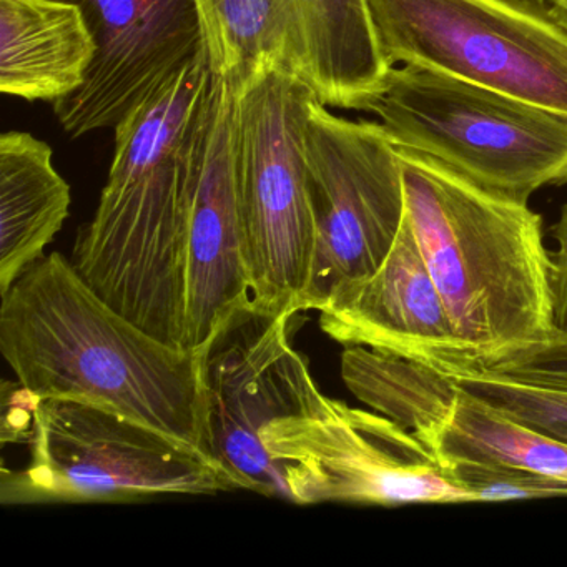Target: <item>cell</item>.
Returning <instances> with one entry per match:
<instances>
[{"instance_id":"cell-9","label":"cell","mask_w":567,"mask_h":567,"mask_svg":"<svg viewBox=\"0 0 567 567\" xmlns=\"http://www.w3.org/2000/svg\"><path fill=\"white\" fill-rule=\"evenodd\" d=\"M264 444L287 501L300 506L471 503L416 434L323 393L268 424Z\"/></svg>"},{"instance_id":"cell-7","label":"cell","mask_w":567,"mask_h":567,"mask_svg":"<svg viewBox=\"0 0 567 567\" xmlns=\"http://www.w3.org/2000/svg\"><path fill=\"white\" fill-rule=\"evenodd\" d=\"M390 65H416L567 117V31L529 0H367Z\"/></svg>"},{"instance_id":"cell-6","label":"cell","mask_w":567,"mask_h":567,"mask_svg":"<svg viewBox=\"0 0 567 567\" xmlns=\"http://www.w3.org/2000/svg\"><path fill=\"white\" fill-rule=\"evenodd\" d=\"M29 446L31 461L24 470L2 467L4 506L138 503L237 489L202 451L79 401H39Z\"/></svg>"},{"instance_id":"cell-11","label":"cell","mask_w":567,"mask_h":567,"mask_svg":"<svg viewBox=\"0 0 567 567\" xmlns=\"http://www.w3.org/2000/svg\"><path fill=\"white\" fill-rule=\"evenodd\" d=\"M297 315L241 311L202 351L208 450L237 489L287 499L264 444L268 424L310 406L320 388L291 343Z\"/></svg>"},{"instance_id":"cell-3","label":"cell","mask_w":567,"mask_h":567,"mask_svg":"<svg viewBox=\"0 0 567 567\" xmlns=\"http://www.w3.org/2000/svg\"><path fill=\"white\" fill-rule=\"evenodd\" d=\"M396 151L406 218L463 347L460 357L553 334V261L540 215L436 158Z\"/></svg>"},{"instance_id":"cell-8","label":"cell","mask_w":567,"mask_h":567,"mask_svg":"<svg viewBox=\"0 0 567 567\" xmlns=\"http://www.w3.org/2000/svg\"><path fill=\"white\" fill-rule=\"evenodd\" d=\"M208 68L230 92L274 68L321 104L368 112L393 65L367 0H195Z\"/></svg>"},{"instance_id":"cell-17","label":"cell","mask_w":567,"mask_h":567,"mask_svg":"<svg viewBox=\"0 0 567 567\" xmlns=\"http://www.w3.org/2000/svg\"><path fill=\"white\" fill-rule=\"evenodd\" d=\"M341 378L361 403L406 427L427 447L457 396L456 384L443 371L364 347H344Z\"/></svg>"},{"instance_id":"cell-18","label":"cell","mask_w":567,"mask_h":567,"mask_svg":"<svg viewBox=\"0 0 567 567\" xmlns=\"http://www.w3.org/2000/svg\"><path fill=\"white\" fill-rule=\"evenodd\" d=\"M430 450L437 463L483 461L567 481V444L554 440L457 388V396Z\"/></svg>"},{"instance_id":"cell-23","label":"cell","mask_w":567,"mask_h":567,"mask_svg":"<svg viewBox=\"0 0 567 567\" xmlns=\"http://www.w3.org/2000/svg\"><path fill=\"white\" fill-rule=\"evenodd\" d=\"M549 16L560 25V28L567 31V0H556L553 8L549 9Z\"/></svg>"},{"instance_id":"cell-21","label":"cell","mask_w":567,"mask_h":567,"mask_svg":"<svg viewBox=\"0 0 567 567\" xmlns=\"http://www.w3.org/2000/svg\"><path fill=\"white\" fill-rule=\"evenodd\" d=\"M441 467L471 503L567 496V481L523 467L471 460L444 461Z\"/></svg>"},{"instance_id":"cell-4","label":"cell","mask_w":567,"mask_h":567,"mask_svg":"<svg viewBox=\"0 0 567 567\" xmlns=\"http://www.w3.org/2000/svg\"><path fill=\"white\" fill-rule=\"evenodd\" d=\"M396 147L421 152L519 200L567 184V117L416 65L393 68L371 102Z\"/></svg>"},{"instance_id":"cell-2","label":"cell","mask_w":567,"mask_h":567,"mask_svg":"<svg viewBox=\"0 0 567 567\" xmlns=\"http://www.w3.org/2000/svg\"><path fill=\"white\" fill-rule=\"evenodd\" d=\"M212 79L204 51L114 128L107 184L71 258L105 303L184 348L188 148Z\"/></svg>"},{"instance_id":"cell-24","label":"cell","mask_w":567,"mask_h":567,"mask_svg":"<svg viewBox=\"0 0 567 567\" xmlns=\"http://www.w3.org/2000/svg\"><path fill=\"white\" fill-rule=\"evenodd\" d=\"M529 2L536 4L537 8L544 9V11H549L556 0H529Z\"/></svg>"},{"instance_id":"cell-20","label":"cell","mask_w":567,"mask_h":567,"mask_svg":"<svg viewBox=\"0 0 567 567\" xmlns=\"http://www.w3.org/2000/svg\"><path fill=\"white\" fill-rule=\"evenodd\" d=\"M446 374V373H444ZM460 390L567 444V391L483 374H447Z\"/></svg>"},{"instance_id":"cell-1","label":"cell","mask_w":567,"mask_h":567,"mask_svg":"<svg viewBox=\"0 0 567 567\" xmlns=\"http://www.w3.org/2000/svg\"><path fill=\"white\" fill-rule=\"evenodd\" d=\"M0 351L41 400L114 411L212 457L202 351L118 313L64 255L39 258L2 293Z\"/></svg>"},{"instance_id":"cell-15","label":"cell","mask_w":567,"mask_h":567,"mask_svg":"<svg viewBox=\"0 0 567 567\" xmlns=\"http://www.w3.org/2000/svg\"><path fill=\"white\" fill-rule=\"evenodd\" d=\"M97 55L84 12L68 0H0V92L55 102L87 81Z\"/></svg>"},{"instance_id":"cell-22","label":"cell","mask_w":567,"mask_h":567,"mask_svg":"<svg viewBox=\"0 0 567 567\" xmlns=\"http://www.w3.org/2000/svg\"><path fill=\"white\" fill-rule=\"evenodd\" d=\"M556 250L550 254L553 274V333L567 334V204L560 208L559 218L550 228Z\"/></svg>"},{"instance_id":"cell-16","label":"cell","mask_w":567,"mask_h":567,"mask_svg":"<svg viewBox=\"0 0 567 567\" xmlns=\"http://www.w3.org/2000/svg\"><path fill=\"white\" fill-rule=\"evenodd\" d=\"M52 148L25 132L0 135V295L44 257L71 212Z\"/></svg>"},{"instance_id":"cell-10","label":"cell","mask_w":567,"mask_h":567,"mask_svg":"<svg viewBox=\"0 0 567 567\" xmlns=\"http://www.w3.org/2000/svg\"><path fill=\"white\" fill-rule=\"evenodd\" d=\"M303 155L317 235L303 311H318L338 287L380 267L406 202L396 145L377 122L338 117L317 99Z\"/></svg>"},{"instance_id":"cell-5","label":"cell","mask_w":567,"mask_h":567,"mask_svg":"<svg viewBox=\"0 0 567 567\" xmlns=\"http://www.w3.org/2000/svg\"><path fill=\"white\" fill-rule=\"evenodd\" d=\"M234 95V157L255 310L303 311L315 261L305 131L317 95L264 68Z\"/></svg>"},{"instance_id":"cell-19","label":"cell","mask_w":567,"mask_h":567,"mask_svg":"<svg viewBox=\"0 0 567 567\" xmlns=\"http://www.w3.org/2000/svg\"><path fill=\"white\" fill-rule=\"evenodd\" d=\"M446 374H483L549 390L567 391V334L487 354H463L437 367Z\"/></svg>"},{"instance_id":"cell-14","label":"cell","mask_w":567,"mask_h":567,"mask_svg":"<svg viewBox=\"0 0 567 567\" xmlns=\"http://www.w3.org/2000/svg\"><path fill=\"white\" fill-rule=\"evenodd\" d=\"M320 328L343 347H364L437 368L463 353L436 281L404 214L377 270L338 287Z\"/></svg>"},{"instance_id":"cell-12","label":"cell","mask_w":567,"mask_h":567,"mask_svg":"<svg viewBox=\"0 0 567 567\" xmlns=\"http://www.w3.org/2000/svg\"><path fill=\"white\" fill-rule=\"evenodd\" d=\"M185 267V347L204 351L231 318L254 307L235 175L234 95L215 75L188 148Z\"/></svg>"},{"instance_id":"cell-13","label":"cell","mask_w":567,"mask_h":567,"mask_svg":"<svg viewBox=\"0 0 567 567\" xmlns=\"http://www.w3.org/2000/svg\"><path fill=\"white\" fill-rule=\"evenodd\" d=\"M84 12L97 55L75 94L52 104L71 137L115 128L205 51L195 0H68Z\"/></svg>"}]
</instances>
